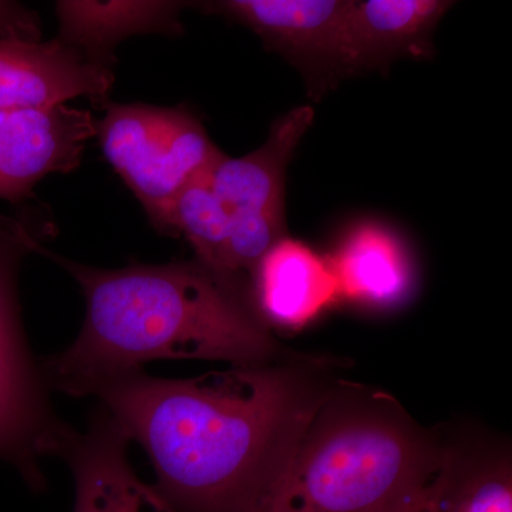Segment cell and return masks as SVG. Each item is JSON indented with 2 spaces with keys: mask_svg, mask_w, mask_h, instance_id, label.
<instances>
[{
  "mask_svg": "<svg viewBox=\"0 0 512 512\" xmlns=\"http://www.w3.org/2000/svg\"><path fill=\"white\" fill-rule=\"evenodd\" d=\"M33 252L69 272L86 301L72 345L40 363L49 389L87 397L157 360L255 366L278 355L245 279L220 274L197 258L103 269L53 254L40 242Z\"/></svg>",
  "mask_w": 512,
  "mask_h": 512,
  "instance_id": "2",
  "label": "cell"
},
{
  "mask_svg": "<svg viewBox=\"0 0 512 512\" xmlns=\"http://www.w3.org/2000/svg\"><path fill=\"white\" fill-rule=\"evenodd\" d=\"M113 83L111 67L92 62L60 39L0 37V110L60 106L77 97L106 107Z\"/></svg>",
  "mask_w": 512,
  "mask_h": 512,
  "instance_id": "8",
  "label": "cell"
},
{
  "mask_svg": "<svg viewBox=\"0 0 512 512\" xmlns=\"http://www.w3.org/2000/svg\"><path fill=\"white\" fill-rule=\"evenodd\" d=\"M42 26L39 15L22 3L0 0V37L40 40Z\"/></svg>",
  "mask_w": 512,
  "mask_h": 512,
  "instance_id": "17",
  "label": "cell"
},
{
  "mask_svg": "<svg viewBox=\"0 0 512 512\" xmlns=\"http://www.w3.org/2000/svg\"><path fill=\"white\" fill-rule=\"evenodd\" d=\"M419 512H512L510 464L495 457L463 458L447 450Z\"/></svg>",
  "mask_w": 512,
  "mask_h": 512,
  "instance_id": "15",
  "label": "cell"
},
{
  "mask_svg": "<svg viewBox=\"0 0 512 512\" xmlns=\"http://www.w3.org/2000/svg\"><path fill=\"white\" fill-rule=\"evenodd\" d=\"M205 175L188 184L175 200L171 234L183 235L202 264L220 274L234 276L228 269L229 214Z\"/></svg>",
  "mask_w": 512,
  "mask_h": 512,
  "instance_id": "16",
  "label": "cell"
},
{
  "mask_svg": "<svg viewBox=\"0 0 512 512\" xmlns=\"http://www.w3.org/2000/svg\"><path fill=\"white\" fill-rule=\"evenodd\" d=\"M446 456L393 397L326 393L256 512H419Z\"/></svg>",
  "mask_w": 512,
  "mask_h": 512,
  "instance_id": "3",
  "label": "cell"
},
{
  "mask_svg": "<svg viewBox=\"0 0 512 512\" xmlns=\"http://www.w3.org/2000/svg\"><path fill=\"white\" fill-rule=\"evenodd\" d=\"M194 5L251 29L269 50L298 67L316 99L349 76L346 30L352 0H215Z\"/></svg>",
  "mask_w": 512,
  "mask_h": 512,
  "instance_id": "6",
  "label": "cell"
},
{
  "mask_svg": "<svg viewBox=\"0 0 512 512\" xmlns=\"http://www.w3.org/2000/svg\"><path fill=\"white\" fill-rule=\"evenodd\" d=\"M325 394L266 363L194 379L138 370L93 397L144 448L154 487L178 511L256 512Z\"/></svg>",
  "mask_w": 512,
  "mask_h": 512,
  "instance_id": "1",
  "label": "cell"
},
{
  "mask_svg": "<svg viewBox=\"0 0 512 512\" xmlns=\"http://www.w3.org/2000/svg\"><path fill=\"white\" fill-rule=\"evenodd\" d=\"M123 430L97 407L89 429L74 431L62 453L76 487L73 512H180L137 476Z\"/></svg>",
  "mask_w": 512,
  "mask_h": 512,
  "instance_id": "9",
  "label": "cell"
},
{
  "mask_svg": "<svg viewBox=\"0 0 512 512\" xmlns=\"http://www.w3.org/2000/svg\"><path fill=\"white\" fill-rule=\"evenodd\" d=\"M251 285L256 311L281 328H302L339 301L328 258L288 235L262 256Z\"/></svg>",
  "mask_w": 512,
  "mask_h": 512,
  "instance_id": "11",
  "label": "cell"
},
{
  "mask_svg": "<svg viewBox=\"0 0 512 512\" xmlns=\"http://www.w3.org/2000/svg\"><path fill=\"white\" fill-rule=\"evenodd\" d=\"M311 106L296 107L276 120L268 140L242 157L224 154L205 178L231 217H264L285 222L286 168L312 126Z\"/></svg>",
  "mask_w": 512,
  "mask_h": 512,
  "instance_id": "10",
  "label": "cell"
},
{
  "mask_svg": "<svg viewBox=\"0 0 512 512\" xmlns=\"http://www.w3.org/2000/svg\"><path fill=\"white\" fill-rule=\"evenodd\" d=\"M96 136L106 160L163 234H171L178 195L224 156L183 106L109 103Z\"/></svg>",
  "mask_w": 512,
  "mask_h": 512,
  "instance_id": "5",
  "label": "cell"
},
{
  "mask_svg": "<svg viewBox=\"0 0 512 512\" xmlns=\"http://www.w3.org/2000/svg\"><path fill=\"white\" fill-rule=\"evenodd\" d=\"M345 299L373 309L402 305L413 291L414 272L403 242L377 222L350 229L328 258Z\"/></svg>",
  "mask_w": 512,
  "mask_h": 512,
  "instance_id": "13",
  "label": "cell"
},
{
  "mask_svg": "<svg viewBox=\"0 0 512 512\" xmlns=\"http://www.w3.org/2000/svg\"><path fill=\"white\" fill-rule=\"evenodd\" d=\"M447 0H352L346 30L348 73L382 70L403 57L426 59Z\"/></svg>",
  "mask_w": 512,
  "mask_h": 512,
  "instance_id": "12",
  "label": "cell"
},
{
  "mask_svg": "<svg viewBox=\"0 0 512 512\" xmlns=\"http://www.w3.org/2000/svg\"><path fill=\"white\" fill-rule=\"evenodd\" d=\"M96 134L92 111L67 104L0 110V200H25L47 175L72 173Z\"/></svg>",
  "mask_w": 512,
  "mask_h": 512,
  "instance_id": "7",
  "label": "cell"
},
{
  "mask_svg": "<svg viewBox=\"0 0 512 512\" xmlns=\"http://www.w3.org/2000/svg\"><path fill=\"white\" fill-rule=\"evenodd\" d=\"M185 2H87L62 0L56 3L59 37L87 59L110 67L114 50L131 36H178L183 33L181 12Z\"/></svg>",
  "mask_w": 512,
  "mask_h": 512,
  "instance_id": "14",
  "label": "cell"
},
{
  "mask_svg": "<svg viewBox=\"0 0 512 512\" xmlns=\"http://www.w3.org/2000/svg\"><path fill=\"white\" fill-rule=\"evenodd\" d=\"M39 235L25 221L0 215V463L35 491L45 490L43 458L62 456L74 430L49 400L40 363L30 352L18 298L20 262Z\"/></svg>",
  "mask_w": 512,
  "mask_h": 512,
  "instance_id": "4",
  "label": "cell"
}]
</instances>
